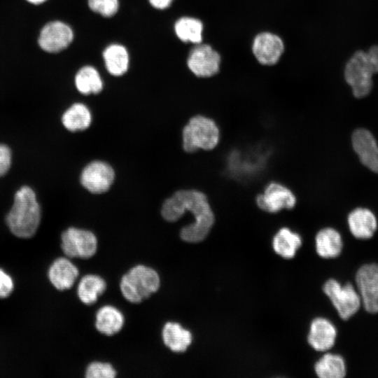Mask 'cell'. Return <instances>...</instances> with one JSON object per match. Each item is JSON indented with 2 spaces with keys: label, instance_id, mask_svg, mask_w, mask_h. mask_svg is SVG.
Listing matches in <instances>:
<instances>
[{
  "label": "cell",
  "instance_id": "cell-1",
  "mask_svg": "<svg viewBox=\"0 0 378 378\" xmlns=\"http://www.w3.org/2000/svg\"><path fill=\"white\" fill-rule=\"evenodd\" d=\"M186 211L192 214L195 220L181 229V238L189 243L200 242L207 237L214 223V213L203 192L178 190L164 202L161 212L164 220L175 222Z\"/></svg>",
  "mask_w": 378,
  "mask_h": 378
},
{
  "label": "cell",
  "instance_id": "cell-2",
  "mask_svg": "<svg viewBox=\"0 0 378 378\" xmlns=\"http://www.w3.org/2000/svg\"><path fill=\"white\" fill-rule=\"evenodd\" d=\"M6 220L10 232L18 237L29 238L36 233L41 221V208L31 188L23 186L16 192Z\"/></svg>",
  "mask_w": 378,
  "mask_h": 378
},
{
  "label": "cell",
  "instance_id": "cell-3",
  "mask_svg": "<svg viewBox=\"0 0 378 378\" xmlns=\"http://www.w3.org/2000/svg\"><path fill=\"white\" fill-rule=\"evenodd\" d=\"M160 286L158 272L145 265L130 269L121 279L120 288L123 297L130 302L139 303L157 292Z\"/></svg>",
  "mask_w": 378,
  "mask_h": 378
},
{
  "label": "cell",
  "instance_id": "cell-4",
  "mask_svg": "<svg viewBox=\"0 0 378 378\" xmlns=\"http://www.w3.org/2000/svg\"><path fill=\"white\" fill-rule=\"evenodd\" d=\"M183 147L192 153L198 149L206 150L214 148L219 141V130L215 122L202 115L190 119L183 130Z\"/></svg>",
  "mask_w": 378,
  "mask_h": 378
},
{
  "label": "cell",
  "instance_id": "cell-5",
  "mask_svg": "<svg viewBox=\"0 0 378 378\" xmlns=\"http://www.w3.org/2000/svg\"><path fill=\"white\" fill-rule=\"evenodd\" d=\"M323 290L340 318L344 321L362 308L360 297L354 284L351 281L341 284L335 279H329L325 282Z\"/></svg>",
  "mask_w": 378,
  "mask_h": 378
},
{
  "label": "cell",
  "instance_id": "cell-6",
  "mask_svg": "<svg viewBox=\"0 0 378 378\" xmlns=\"http://www.w3.org/2000/svg\"><path fill=\"white\" fill-rule=\"evenodd\" d=\"M376 74L367 52L357 50L344 68V78L356 98L368 96L373 87L372 76Z\"/></svg>",
  "mask_w": 378,
  "mask_h": 378
},
{
  "label": "cell",
  "instance_id": "cell-7",
  "mask_svg": "<svg viewBox=\"0 0 378 378\" xmlns=\"http://www.w3.org/2000/svg\"><path fill=\"white\" fill-rule=\"evenodd\" d=\"M354 284L360 297L362 309L370 314L378 313V263H365L359 267Z\"/></svg>",
  "mask_w": 378,
  "mask_h": 378
},
{
  "label": "cell",
  "instance_id": "cell-8",
  "mask_svg": "<svg viewBox=\"0 0 378 378\" xmlns=\"http://www.w3.org/2000/svg\"><path fill=\"white\" fill-rule=\"evenodd\" d=\"M62 249L69 258L88 259L97 248L95 235L89 230L69 227L62 234Z\"/></svg>",
  "mask_w": 378,
  "mask_h": 378
},
{
  "label": "cell",
  "instance_id": "cell-9",
  "mask_svg": "<svg viewBox=\"0 0 378 378\" xmlns=\"http://www.w3.org/2000/svg\"><path fill=\"white\" fill-rule=\"evenodd\" d=\"M220 63L219 53L208 44H197L190 52L187 59V65L191 72L201 78L216 74Z\"/></svg>",
  "mask_w": 378,
  "mask_h": 378
},
{
  "label": "cell",
  "instance_id": "cell-10",
  "mask_svg": "<svg viewBox=\"0 0 378 378\" xmlns=\"http://www.w3.org/2000/svg\"><path fill=\"white\" fill-rule=\"evenodd\" d=\"M73 39V30L67 24L61 21H52L42 28L38 41L44 51L58 52L66 48Z\"/></svg>",
  "mask_w": 378,
  "mask_h": 378
},
{
  "label": "cell",
  "instance_id": "cell-11",
  "mask_svg": "<svg viewBox=\"0 0 378 378\" xmlns=\"http://www.w3.org/2000/svg\"><path fill=\"white\" fill-rule=\"evenodd\" d=\"M115 178L113 168L102 161H93L88 164L80 175V183L88 191L99 194L106 192Z\"/></svg>",
  "mask_w": 378,
  "mask_h": 378
},
{
  "label": "cell",
  "instance_id": "cell-12",
  "mask_svg": "<svg viewBox=\"0 0 378 378\" xmlns=\"http://www.w3.org/2000/svg\"><path fill=\"white\" fill-rule=\"evenodd\" d=\"M351 144L362 164L378 174V144L371 132L365 128L356 129L351 136Z\"/></svg>",
  "mask_w": 378,
  "mask_h": 378
},
{
  "label": "cell",
  "instance_id": "cell-13",
  "mask_svg": "<svg viewBox=\"0 0 378 378\" xmlns=\"http://www.w3.org/2000/svg\"><path fill=\"white\" fill-rule=\"evenodd\" d=\"M256 202L261 209L276 213L283 209H292L296 204V198L288 188L278 183H271L264 192L258 196Z\"/></svg>",
  "mask_w": 378,
  "mask_h": 378
},
{
  "label": "cell",
  "instance_id": "cell-14",
  "mask_svg": "<svg viewBox=\"0 0 378 378\" xmlns=\"http://www.w3.org/2000/svg\"><path fill=\"white\" fill-rule=\"evenodd\" d=\"M284 50L281 38L270 32L258 34L253 42L252 50L256 59L264 65L275 64Z\"/></svg>",
  "mask_w": 378,
  "mask_h": 378
},
{
  "label": "cell",
  "instance_id": "cell-15",
  "mask_svg": "<svg viewBox=\"0 0 378 378\" xmlns=\"http://www.w3.org/2000/svg\"><path fill=\"white\" fill-rule=\"evenodd\" d=\"M347 225L354 238L365 240L372 238L377 232L378 220L369 209L358 207L348 214Z\"/></svg>",
  "mask_w": 378,
  "mask_h": 378
},
{
  "label": "cell",
  "instance_id": "cell-16",
  "mask_svg": "<svg viewBox=\"0 0 378 378\" xmlns=\"http://www.w3.org/2000/svg\"><path fill=\"white\" fill-rule=\"evenodd\" d=\"M337 330L335 325L323 317L313 320L310 326L308 342L316 351H326L335 344Z\"/></svg>",
  "mask_w": 378,
  "mask_h": 378
},
{
  "label": "cell",
  "instance_id": "cell-17",
  "mask_svg": "<svg viewBox=\"0 0 378 378\" xmlns=\"http://www.w3.org/2000/svg\"><path fill=\"white\" fill-rule=\"evenodd\" d=\"M316 250L318 255L325 259L339 257L344 248L342 234L333 227L321 229L316 235Z\"/></svg>",
  "mask_w": 378,
  "mask_h": 378
},
{
  "label": "cell",
  "instance_id": "cell-18",
  "mask_svg": "<svg viewBox=\"0 0 378 378\" xmlns=\"http://www.w3.org/2000/svg\"><path fill=\"white\" fill-rule=\"evenodd\" d=\"M78 276V270L66 258L56 259L48 270V278L51 284L59 290L70 288Z\"/></svg>",
  "mask_w": 378,
  "mask_h": 378
},
{
  "label": "cell",
  "instance_id": "cell-19",
  "mask_svg": "<svg viewBox=\"0 0 378 378\" xmlns=\"http://www.w3.org/2000/svg\"><path fill=\"white\" fill-rule=\"evenodd\" d=\"M102 57L108 72L114 76L125 74L130 64V56L127 48L118 43H113L104 49Z\"/></svg>",
  "mask_w": 378,
  "mask_h": 378
},
{
  "label": "cell",
  "instance_id": "cell-20",
  "mask_svg": "<svg viewBox=\"0 0 378 378\" xmlns=\"http://www.w3.org/2000/svg\"><path fill=\"white\" fill-rule=\"evenodd\" d=\"M162 335L164 344L176 353L186 351L192 340L191 332L176 322H167Z\"/></svg>",
  "mask_w": 378,
  "mask_h": 378
},
{
  "label": "cell",
  "instance_id": "cell-21",
  "mask_svg": "<svg viewBox=\"0 0 378 378\" xmlns=\"http://www.w3.org/2000/svg\"><path fill=\"white\" fill-rule=\"evenodd\" d=\"M316 374L321 378H344L347 368L344 358L339 354H325L315 364Z\"/></svg>",
  "mask_w": 378,
  "mask_h": 378
},
{
  "label": "cell",
  "instance_id": "cell-22",
  "mask_svg": "<svg viewBox=\"0 0 378 378\" xmlns=\"http://www.w3.org/2000/svg\"><path fill=\"white\" fill-rule=\"evenodd\" d=\"M124 325V316L115 307L105 305L96 314L95 326L97 330L108 336L118 333Z\"/></svg>",
  "mask_w": 378,
  "mask_h": 378
},
{
  "label": "cell",
  "instance_id": "cell-23",
  "mask_svg": "<svg viewBox=\"0 0 378 378\" xmlns=\"http://www.w3.org/2000/svg\"><path fill=\"white\" fill-rule=\"evenodd\" d=\"M302 244L300 236L288 227H282L274 235L272 241L274 251L284 258H293Z\"/></svg>",
  "mask_w": 378,
  "mask_h": 378
},
{
  "label": "cell",
  "instance_id": "cell-24",
  "mask_svg": "<svg viewBox=\"0 0 378 378\" xmlns=\"http://www.w3.org/2000/svg\"><path fill=\"white\" fill-rule=\"evenodd\" d=\"M106 288V284L101 276L88 274L80 279L77 293L81 302L91 305L96 302L98 297L105 291Z\"/></svg>",
  "mask_w": 378,
  "mask_h": 378
},
{
  "label": "cell",
  "instance_id": "cell-25",
  "mask_svg": "<svg viewBox=\"0 0 378 378\" xmlns=\"http://www.w3.org/2000/svg\"><path fill=\"white\" fill-rule=\"evenodd\" d=\"M203 24L197 18L182 17L174 24V32L179 40L184 43H201Z\"/></svg>",
  "mask_w": 378,
  "mask_h": 378
},
{
  "label": "cell",
  "instance_id": "cell-26",
  "mask_svg": "<svg viewBox=\"0 0 378 378\" xmlns=\"http://www.w3.org/2000/svg\"><path fill=\"white\" fill-rule=\"evenodd\" d=\"M75 85L83 94H97L102 90L103 81L98 71L94 66L87 65L76 74Z\"/></svg>",
  "mask_w": 378,
  "mask_h": 378
},
{
  "label": "cell",
  "instance_id": "cell-27",
  "mask_svg": "<svg viewBox=\"0 0 378 378\" xmlns=\"http://www.w3.org/2000/svg\"><path fill=\"white\" fill-rule=\"evenodd\" d=\"M62 121L69 131L84 130L90 125L91 113L85 105L76 103L64 113Z\"/></svg>",
  "mask_w": 378,
  "mask_h": 378
},
{
  "label": "cell",
  "instance_id": "cell-28",
  "mask_svg": "<svg viewBox=\"0 0 378 378\" xmlns=\"http://www.w3.org/2000/svg\"><path fill=\"white\" fill-rule=\"evenodd\" d=\"M90 10L105 18L113 16L118 10V0H88Z\"/></svg>",
  "mask_w": 378,
  "mask_h": 378
},
{
  "label": "cell",
  "instance_id": "cell-29",
  "mask_svg": "<svg viewBox=\"0 0 378 378\" xmlns=\"http://www.w3.org/2000/svg\"><path fill=\"white\" fill-rule=\"evenodd\" d=\"M116 372L113 366L107 363L92 362L87 368V378H113Z\"/></svg>",
  "mask_w": 378,
  "mask_h": 378
},
{
  "label": "cell",
  "instance_id": "cell-30",
  "mask_svg": "<svg viewBox=\"0 0 378 378\" xmlns=\"http://www.w3.org/2000/svg\"><path fill=\"white\" fill-rule=\"evenodd\" d=\"M13 287L12 278L0 268V298H4L10 295Z\"/></svg>",
  "mask_w": 378,
  "mask_h": 378
},
{
  "label": "cell",
  "instance_id": "cell-31",
  "mask_svg": "<svg viewBox=\"0 0 378 378\" xmlns=\"http://www.w3.org/2000/svg\"><path fill=\"white\" fill-rule=\"evenodd\" d=\"M11 158L10 148L4 144H0V176L4 175L10 169Z\"/></svg>",
  "mask_w": 378,
  "mask_h": 378
},
{
  "label": "cell",
  "instance_id": "cell-32",
  "mask_svg": "<svg viewBox=\"0 0 378 378\" xmlns=\"http://www.w3.org/2000/svg\"><path fill=\"white\" fill-rule=\"evenodd\" d=\"M367 53L375 72L378 73V45L371 46Z\"/></svg>",
  "mask_w": 378,
  "mask_h": 378
},
{
  "label": "cell",
  "instance_id": "cell-33",
  "mask_svg": "<svg viewBox=\"0 0 378 378\" xmlns=\"http://www.w3.org/2000/svg\"><path fill=\"white\" fill-rule=\"evenodd\" d=\"M150 4L155 8L163 10L167 8L172 4L174 0H148Z\"/></svg>",
  "mask_w": 378,
  "mask_h": 378
},
{
  "label": "cell",
  "instance_id": "cell-34",
  "mask_svg": "<svg viewBox=\"0 0 378 378\" xmlns=\"http://www.w3.org/2000/svg\"><path fill=\"white\" fill-rule=\"evenodd\" d=\"M27 1L33 4H40L45 2L47 0H27Z\"/></svg>",
  "mask_w": 378,
  "mask_h": 378
}]
</instances>
